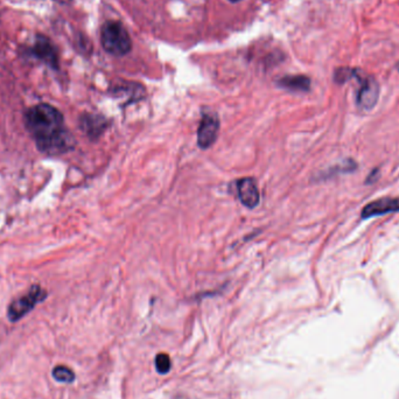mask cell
Returning <instances> with one entry per match:
<instances>
[{
	"instance_id": "obj_15",
	"label": "cell",
	"mask_w": 399,
	"mask_h": 399,
	"mask_svg": "<svg viewBox=\"0 0 399 399\" xmlns=\"http://www.w3.org/2000/svg\"><path fill=\"white\" fill-rule=\"evenodd\" d=\"M60 1H62V3H65V1H69V0H60Z\"/></svg>"
},
{
	"instance_id": "obj_7",
	"label": "cell",
	"mask_w": 399,
	"mask_h": 399,
	"mask_svg": "<svg viewBox=\"0 0 399 399\" xmlns=\"http://www.w3.org/2000/svg\"><path fill=\"white\" fill-rule=\"evenodd\" d=\"M399 212V198H382L370 202L363 207L361 217L368 219L375 216L386 215L389 212Z\"/></svg>"
},
{
	"instance_id": "obj_2",
	"label": "cell",
	"mask_w": 399,
	"mask_h": 399,
	"mask_svg": "<svg viewBox=\"0 0 399 399\" xmlns=\"http://www.w3.org/2000/svg\"><path fill=\"white\" fill-rule=\"evenodd\" d=\"M101 41L105 52L114 56H124L133 49V40L123 24L119 21H108L103 25Z\"/></svg>"
},
{
	"instance_id": "obj_13",
	"label": "cell",
	"mask_w": 399,
	"mask_h": 399,
	"mask_svg": "<svg viewBox=\"0 0 399 399\" xmlns=\"http://www.w3.org/2000/svg\"><path fill=\"white\" fill-rule=\"evenodd\" d=\"M156 368L159 374H167L172 368L170 358L166 353H160L156 358Z\"/></svg>"
},
{
	"instance_id": "obj_11",
	"label": "cell",
	"mask_w": 399,
	"mask_h": 399,
	"mask_svg": "<svg viewBox=\"0 0 399 399\" xmlns=\"http://www.w3.org/2000/svg\"><path fill=\"white\" fill-rule=\"evenodd\" d=\"M53 377L60 383H73L75 381V374L72 369L66 365H58L53 370Z\"/></svg>"
},
{
	"instance_id": "obj_1",
	"label": "cell",
	"mask_w": 399,
	"mask_h": 399,
	"mask_svg": "<svg viewBox=\"0 0 399 399\" xmlns=\"http://www.w3.org/2000/svg\"><path fill=\"white\" fill-rule=\"evenodd\" d=\"M25 126L42 152L59 154L73 147L74 140L65 128V119L58 109L38 104L25 112Z\"/></svg>"
},
{
	"instance_id": "obj_6",
	"label": "cell",
	"mask_w": 399,
	"mask_h": 399,
	"mask_svg": "<svg viewBox=\"0 0 399 399\" xmlns=\"http://www.w3.org/2000/svg\"><path fill=\"white\" fill-rule=\"evenodd\" d=\"M32 54L39 60H41L42 62H45L46 65H48L54 69H58L59 56H58L55 47L48 38L39 35L32 48Z\"/></svg>"
},
{
	"instance_id": "obj_14",
	"label": "cell",
	"mask_w": 399,
	"mask_h": 399,
	"mask_svg": "<svg viewBox=\"0 0 399 399\" xmlns=\"http://www.w3.org/2000/svg\"><path fill=\"white\" fill-rule=\"evenodd\" d=\"M231 3H237V1H241V0H229Z\"/></svg>"
},
{
	"instance_id": "obj_12",
	"label": "cell",
	"mask_w": 399,
	"mask_h": 399,
	"mask_svg": "<svg viewBox=\"0 0 399 399\" xmlns=\"http://www.w3.org/2000/svg\"><path fill=\"white\" fill-rule=\"evenodd\" d=\"M358 70L351 68H337L334 73V81L339 84H344L351 79H356Z\"/></svg>"
},
{
	"instance_id": "obj_4",
	"label": "cell",
	"mask_w": 399,
	"mask_h": 399,
	"mask_svg": "<svg viewBox=\"0 0 399 399\" xmlns=\"http://www.w3.org/2000/svg\"><path fill=\"white\" fill-rule=\"evenodd\" d=\"M360 81V89L356 95V104L363 110H370L374 108L379 98V84L372 76H362L358 73L356 76Z\"/></svg>"
},
{
	"instance_id": "obj_3",
	"label": "cell",
	"mask_w": 399,
	"mask_h": 399,
	"mask_svg": "<svg viewBox=\"0 0 399 399\" xmlns=\"http://www.w3.org/2000/svg\"><path fill=\"white\" fill-rule=\"evenodd\" d=\"M46 297H47V292L41 286L33 285L28 293L11 304L7 309V318L12 323L22 319L26 314L34 309L35 306L38 305L39 302H43Z\"/></svg>"
},
{
	"instance_id": "obj_5",
	"label": "cell",
	"mask_w": 399,
	"mask_h": 399,
	"mask_svg": "<svg viewBox=\"0 0 399 399\" xmlns=\"http://www.w3.org/2000/svg\"><path fill=\"white\" fill-rule=\"evenodd\" d=\"M219 130V119L214 112H205L202 116L198 130V145L201 149H209L216 142Z\"/></svg>"
},
{
	"instance_id": "obj_9",
	"label": "cell",
	"mask_w": 399,
	"mask_h": 399,
	"mask_svg": "<svg viewBox=\"0 0 399 399\" xmlns=\"http://www.w3.org/2000/svg\"><path fill=\"white\" fill-rule=\"evenodd\" d=\"M81 128L88 135L97 138L107 129V121L101 116L86 115L81 119Z\"/></svg>"
},
{
	"instance_id": "obj_10",
	"label": "cell",
	"mask_w": 399,
	"mask_h": 399,
	"mask_svg": "<svg viewBox=\"0 0 399 399\" xmlns=\"http://www.w3.org/2000/svg\"><path fill=\"white\" fill-rule=\"evenodd\" d=\"M278 86L291 91L306 93L311 89V80L305 75H293V76L281 77L278 81Z\"/></svg>"
},
{
	"instance_id": "obj_8",
	"label": "cell",
	"mask_w": 399,
	"mask_h": 399,
	"mask_svg": "<svg viewBox=\"0 0 399 399\" xmlns=\"http://www.w3.org/2000/svg\"><path fill=\"white\" fill-rule=\"evenodd\" d=\"M237 194L241 202L248 208L252 209L259 205L261 195L257 184L252 177H244L237 181Z\"/></svg>"
},
{
	"instance_id": "obj_16",
	"label": "cell",
	"mask_w": 399,
	"mask_h": 399,
	"mask_svg": "<svg viewBox=\"0 0 399 399\" xmlns=\"http://www.w3.org/2000/svg\"><path fill=\"white\" fill-rule=\"evenodd\" d=\"M398 72H399V65H398Z\"/></svg>"
}]
</instances>
